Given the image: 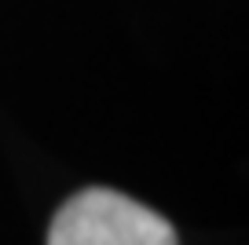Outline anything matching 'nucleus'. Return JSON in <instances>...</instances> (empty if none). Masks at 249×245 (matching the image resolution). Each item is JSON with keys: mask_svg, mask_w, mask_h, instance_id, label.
Segmentation results:
<instances>
[{"mask_svg": "<svg viewBox=\"0 0 249 245\" xmlns=\"http://www.w3.org/2000/svg\"><path fill=\"white\" fill-rule=\"evenodd\" d=\"M48 245H176V230L140 201L88 187L55 212Z\"/></svg>", "mask_w": 249, "mask_h": 245, "instance_id": "1", "label": "nucleus"}]
</instances>
